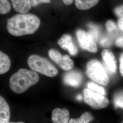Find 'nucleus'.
Here are the masks:
<instances>
[{"instance_id":"5701e85b","label":"nucleus","mask_w":123,"mask_h":123,"mask_svg":"<svg viewBox=\"0 0 123 123\" xmlns=\"http://www.w3.org/2000/svg\"><path fill=\"white\" fill-rule=\"evenodd\" d=\"M31 6L35 7L41 3H50L51 0H30Z\"/></svg>"},{"instance_id":"9b49d317","label":"nucleus","mask_w":123,"mask_h":123,"mask_svg":"<svg viewBox=\"0 0 123 123\" xmlns=\"http://www.w3.org/2000/svg\"><path fill=\"white\" fill-rule=\"evenodd\" d=\"M70 114L66 109L56 108L53 110L52 119L53 123H68Z\"/></svg>"},{"instance_id":"4be33fe9","label":"nucleus","mask_w":123,"mask_h":123,"mask_svg":"<svg viewBox=\"0 0 123 123\" xmlns=\"http://www.w3.org/2000/svg\"><path fill=\"white\" fill-rule=\"evenodd\" d=\"M112 41L108 36H104L100 40V44L102 47H108L111 45Z\"/></svg>"},{"instance_id":"20e7f679","label":"nucleus","mask_w":123,"mask_h":123,"mask_svg":"<svg viewBox=\"0 0 123 123\" xmlns=\"http://www.w3.org/2000/svg\"><path fill=\"white\" fill-rule=\"evenodd\" d=\"M86 74L88 77L99 84L107 86L110 78L101 62L95 59L91 60L86 65Z\"/></svg>"},{"instance_id":"7ed1b4c3","label":"nucleus","mask_w":123,"mask_h":123,"mask_svg":"<svg viewBox=\"0 0 123 123\" xmlns=\"http://www.w3.org/2000/svg\"><path fill=\"white\" fill-rule=\"evenodd\" d=\"M27 63L32 70L49 77H54L58 74L57 68L45 57L32 55L28 58Z\"/></svg>"},{"instance_id":"412c9836","label":"nucleus","mask_w":123,"mask_h":123,"mask_svg":"<svg viewBox=\"0 0 123 123\" xmlns=\"http://www.w3.org/2000/svg\"><path fill=\"white\" fill-rule=\"evenodd\" d=\"M105 26L107 31L111 35L115 33L117 31V26L113 21H108L106 23Z\"/></svg>"},{"instance_id":"aec40b11","label":"nucleus","mask_w":123,"mask_h":123,"mask_svg":"<svg viewBox=\"0 0 123 123\" xmlns=\"http://www.w3.org/2000/svg\"><path fill=\"white\" fill-rule=\"evenodd\" d=\"M114 104L116 107L123 108V92H118L114 96Z\"/></svg>"},{"instance_id":"f8f14e48","label":"nucleus","mask_w":123,"mask_h":123,"mask_svg":"<svg viewBox=\"0 0 123 123\" xmlns=\"http://www.w3.org/2000/svg\"><path fill=\"white\" fill-rule=\"evenodd\" d=\"M10 112L9 105L4 98L0 96V123H9Z\"/></svg>"},{"instance_id":"dca6fc26","label":"nucleus","mask_w":123,"mask_h":123,"mask_svg":"<svg viewBox=\"0 0 123 123\" xmlns=\"http://www.w3.org/2000/svg\"><path fill=\"white\" fill-rule=\"evenodd\" d=\"M93 117L90 112H85L77 119L71 118L68 123H89L93 119Z\"/></svg>"},{"instance_id":"c756f323","label":"nucleus","mask_w":123,"mask_h":123,"mask_svg":"<svg viewBox=\"0 0 123 123\" xmlns=\"http://www.w3.org/2000/svg\"><path fill=\"white\" fill-rule=\"evenodd\" d=\"M9 123H25L23 122H21V121H19V122H9Z\"/></svg>"},{"instance_id":"6e6552de","label":"nucleus","mask_w":123,"mask_h":123,"mask_svg":"<svg viewBox=\"0 0 123 123\" xmlns=\"http://www.w3.org/2000/svg\"><path fill=\"white\" fill-rule=\"evenodd\" d=\"M63 80L64 84L67 85L74 87H78L83 82V76L78 71H68L63 75Z\"/></svg>"},{"instance_id":"c85d7f7f","label":"nucleus","mask_w":123,"mask_h":123,"mask_svg":"<svg viewBox=\"0 0 123 123\" xmlns=\"http://www.w3.org/2000/svg\"><path fill=\"white\" fill-rule=\"evenodd\" d=\"M76 99L78 100H79V101H81L83 100V96H82V95L81 94H79L76 97Z\"/></svg>"},{"instance_id":"f257e3e1","label":"nucleus","mask_w":123,"mask_h":123,"mask_svg":"<svg viewBox=\"0 0 123 123\" xmlns=\"http://www.w3.org/2000/svg\"><path fill=\"white\" fill-rule=\"evenodd\" d=\"M40 20L32 14L20 13L7 20L6 28L14 36H22L34 33L40 26Z\"/></svg>"},{"instance_id":"0eeeda50","label":"nucleus","mask_w":123,"mask_h":123,"mask_svg":"<svg viewBox=\"0 0 123 123\" xmlns=\"http://www.w3.org/2000/svg\"><path fill=\"white\" fill-rule=\"evenodd\" d=\"M76 35L82 49L91 53L97 52L98 49L96 43L88 32L83 30L79 29L76 31Z\"/></svg>"},{"instance_id":"ddd939ff","label":"nucleus","mask_w":123,"mask_h":123,"mask_svg":"<svg viewBox=\"0 0 123 123\" xmlns=\"http://www.w3.org/2000/svg\"><path fill=\"white\" fill-rule=\"evenodd\" d=\"M14 9L20 13H27L31 7L30 0H11Z\"/></svg>"},{"instance_id":"b1692460","label":"nucleus","mask_w":123,"mask_h":123,"mask_svg":"<svg viewBox=\"0 0 123 123\" xmlns=\"http://www.w3.org/2000/svg\"><path fill=\"white\" fill-rule=\"evenodd\" d=\"M114 13L119 18L123 17V5L115 8Z\"/></svg>"},{"instance_id":"f3484780","label":"nucleus","mask_w":123,"mask_h":123,"mask_svg":"<svg viewBox=\"0 0 123 123\" xmlns=\"http://www.w3.org/2000/svg\"><path fill=\"white\" fill-rule=\"evenodd\" d=\"M88 27L89 29L88 33L92 37L95 42L97 41L100 35L99 28L97 25L93 24H89Z\"/></svg>"},{"instance_id":"39448f33","label":"nucleus","mask_w":123,"mask_h":123,"mask_svg":"<svg viewBox=\"0 0 123 123\" xmlns=\"http://www.w3.org/2000/svg\"><path fill=\"white\" fill-rule=\"evenodd\" d=\"M84 101L86 104L95 110H101L109 105V100L104 95L94 92L88 88H85L83 91Z\"/></svg>"},{"instance_id":"f03ea898","label":"nucleus","mask_w":123,"mask_h":123,"mask_svg":"<svg viewBox=\"0 0 123 123\" xmlns=\"http://www.w3.org/2000/svg\"><path fill=\"white\" fill-rule=\"evenodd\" d=\"M39 79V76L35 72L21 68L11 76L9 86L13 92L22 93L37 84Z\"/></svg>"},{"instance_id":"a211bd4d","label":"nucleus","mask_w":123,"mask_h":123,"mask_svg":"<svg viewBox=\"0 0 123 123\" xmlns=\"http://www.w3.org/2000/svg\"><path fill=\"white\" fill-rule=\"evenodd\" d=\"M87 86L89 89L94 92L101 94L103 95H105L106 94L105 89L94 83L89 82L87 84Z\"/></svg>"},{"instance_id":"2eb2a0df","label":"nucleus","mask_w":123,"mask_h":123,"mask_svg":"<svg viewBox=\"0 0 123 123\" xmlns=\"http://www.w3.org/2000/svg\"><path fill=\"white\" fill-rule=\"evenodd\" d=\"M11 66V61L9 57L5 53L0 52V74H2L9 70Z\"/></svg>"},{"instance_id":"9d476101","label":"nucleus","mask_w":123,"mask_h":123,"mask_svg":"<svg viewBox=\"0 0 123 123\" xmlns=\"http://www.w3.org/2000/svg\"><path fill=\"white\" fill-rule=\"evenodd\" d=\"M101 55L105 62L106 69L110 73H115L117 69V62L114 53L110 50L105 49L102 51Z\"/></svg>"},{"instance_id":"a878e982","label":"nucleus","mask_w":123,"mask_h":123,"mask_svg":"<svg viewBox=\"0 0 123 123\" xmlns=\"http://www.w3.org/2000/svg\"><path fill=\"white\" fill-rule=\"evenodd\" d=\"M120 66H119V71L121 75L123 76V53H122L119 58Z\"/></svg>"},{"instance_id":"6ab92c4d","label":"nucleus","mask_w":123,"mask_h":123,"mask_svg":"<svg viewBox=\"0 0 123 123\" xmlns=\"http://www.w3.org/2000/svg\"><path fill=\"white\" fill-rule=\"evenodd\" d=\"M11 9V6L8 0H0V13L5 14L8 13Z\"/></svg>"},{"instance_id":"423d86ee","label":"nucleus","mask_w":123,"mask_h":123,"mask_svg":"<svg viewBox=\"0 0 123 123\" xmlns=\"http://www.w3.org/2000/svg\"><path fill=\"white\" fill-rule=\"evenodd\" d=\"M49 55L53 61L62 69L68 71L73 68L74 65V62L68 55H62L57 50L54 49H51L49 50Z\"/></svg>"},{"instance_id":"4468645a","label":"nucleus","mask_w":123,"mask_h":123,"mask_svg":"<svg viewBox=\"0 0 123 123\" xmlns=\"http://www.w3.org/2000/svg\"><path fill=\"white\" fill-rule=\"evenodd\" d=\"M99 0H75L76 6L80 10H87L95 6Z\"/></svg>"},{"instance_id":"1a4fd4ad","label":"nucleus","mask_w":123,"mask_h":123,"mask_svg":"<svg viewBox=\"0 0 123 123\" xmlns=\"http://www.w3.org/2000/svg\"><path fill=\"white\" fill-rule=\"evenodd\" d=\"M57 43L62 49L68 51L71 55L75 56L77 54L78 50L70 35L68 34L63 35L58 40Z\"/></svg>"},{"instance_id":"cd10ccee","label":"nucleus","mask_w":123,"mask_h":123,"mask_svg":"<svg viewBox=\"0 0 123 123\" xmlns=\"http://www.w3.org/2000/svg\"><path fill=\"white\" fill-rule=\"evenodd\" d=\"M62 1L66 5H70L73 2L74 0H62Z\"/></svg>"},{"instance_id":"393cba45","label":"nucleus","mask_w":123,"mask_h":123,"mask_svg":"<svg viewBox=\"0 0 123 123\" xmlns=\"http://www.w3.org/2000/svg\"><path fill=\"white\" fill-rule=\"evenodd\" d=\"M115 44L117 47L123 48V36L119 37V38L116 40Z\"/></svg>"},{"instance_id":"bb28decb","label":"nucleus","mask_w":123,"mask_h":123,"mask_svg":"<svg viewBox=\"0 0 123 123\" xmlns=\"http://www.w3.org/2000/svg\"><path fill=\"white\" fill-rule=\"evenodd\" d=\"M118 25L119 29L123 32V17L119 18L118 20Z\"/></svg>"}]
</instances>
